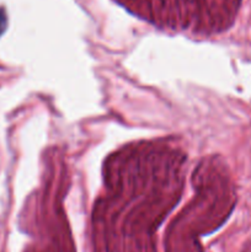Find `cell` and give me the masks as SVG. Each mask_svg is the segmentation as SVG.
<instances>
[{
    "instance_id": "1",
    "label": "cell",
    "mask_w": 251,
    "mask_h": 252,
    "mask_svg": "<svg viewBox=\"0 0 251 252\" xmlns=\"http://www.w3.org/2000/svg\"><path fill=\"white\" fill-rule=\"evenodd\" d=\"M6 24H7L6 14H5L4 9H0V36H1V33L5 31V29H6Z\"/></svg>"
}]
</instances>
